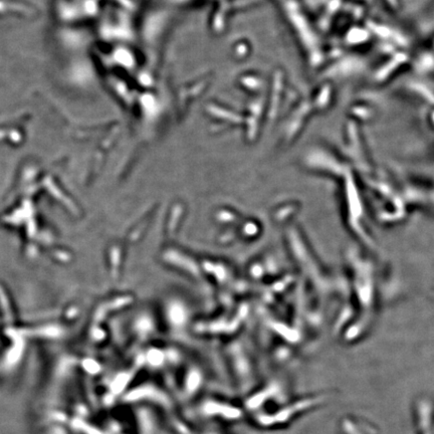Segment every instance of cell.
<instances>
[{
    "label": "cell",
    "instance_id": "6da1fadb",
    "mask_svg": "<svg viewBox=\"0 0 434 434\" xmlns=\"http://www.w3.org/2000/svg\"><path fill=\"white\" fill-rule=\"evenodd\" d=\"M199 410L200 413L202 412L205 416L210 417L217 415V417H221V419L223 420H234L242 415V412L239 408L215 400L204 401Z\"/></svg>",
    "mask_w": 434,
    "mask_h": 434
}]
</instances>
